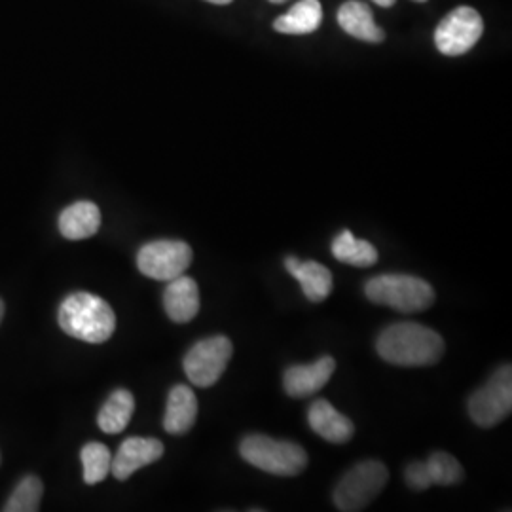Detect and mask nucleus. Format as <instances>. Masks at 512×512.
I'll return each instance as SVG.
<instances>
[{"instance_id":"obj_1","label":"nucleus","mask_w":512,"mask_h":512,"mask_svg":"<svg viewBox=\"0 0 512 512\" xmlns=\"http://www.w3.org/2000/svg\"><path fill=\"white\" fill-rule=\"evenodd\" d=\"M376 349L389 365L429 366L444 355V340L420 323H395L380 334Z\"/></svg>"},{"instance_id":"obj_2","label":"nucleus","mask_w":512,"mask_h":512,"mask_svg":"<svg viewBox=\"0 0 512 512\" xmlns=\"http://www.w3.org/2000/svg\"><path fill=\"white\" fill-rule=\"evenodd\" d=\"M63 332L88 344L107 342L116 329V315L109 304L92 293H74L63 300L57 313Z\"/></svg>"},{"instance_id":"obj_3","label":"nucleus","mask_w":512,"mask_h":512,"mask_svg":"<svg viewBox=\"0 0 512 512\" xmlns=\"http://www.w3.org/2000/svg\"><path fill=\"white\" fill-rule=\"evenodd\" d=\"M365 294L370 302L401 313L425 311L435 302V289L416 275H376L366 283Z\"/></svg>"},{"instance_id":"obj_4","label":"nucleus","mask_w":512,"mask_h":512,"mask_svg":"<svg viewBox=\"0 0 512 512\" xmlns=\"http://www.w3.org/2000/svg\"><path fill=\"white\" fill-rule=\"evenodd\" d=\"M239 454L256 469L275 476L300 475L308 467V454L300 444L266 435L245 437L239 444Z\"/></svg>"},{"instance_id":"obj_5","label":"nucleus","mask_w":512,"mask_h":512,"mask_svg":"<svg viewBox=\"0 0 512 512\" xmlns=\"http://www.w3.org/2000/svg\"><path fill=\"white\" fill-rule=\"evenodd\" d=\"M389 480V471L382 461L366 459L357 463L334 490V505L338 511L359 512L382 494Z\"/></svg>"},{"instance_id":"obj_6","label":"nucleus","mask_w":512,"mask_h":512,"mask_svg":"<svg viewBox=\"0 0 512 512\" xmlns=\"http://www.w3.org/2000/svg\"><path fill=\"white\" fill-rule=\"evenodd\" d=\"M512 410L511 366H501L492 380L469 399V416L478 427L490 429L509 418Z\"/></svg>"},{"instance_id":"obj_7","label":"nucleus","mask_w":512,"mask_h":512,"mask_svg":"<svg viewBox=\"0 0 512 512\" xmlns=\"http://www.w3.org/2000/svg\"><path fill=\"white\" fill-rule=\"evenodd\" d=\"M234 346L226 336H211L198 342L184 357V372L198 387L217 384L232 359Z\"/></svg>"},{"instance_id":"obj_8","label":"nucleus","mask_w":512,"mask_h":512,"mask_svg":"<svg viewBox=\"0 0 512 512\" xmlns=\"http://www.w3.org/2000/svg\"><path fill=\"white\" fill-rule=\"evenodd\" d=\"M482 33V16L471 6H459L440 21L435 31V44L440 54L458 57L471 52Z\"/></svg>"},{"instance_id":"obj_9","label":"nucleus","mask_w":512,"mask_h":512,"mask_svg":"<svg viewBox=\"0 0 512 512\" xmlns=\"http://www.w3.org/2000/svg\"><path fill=\"white\" fill-rule=\"evenodd\" d=\"M192 262V249L184 241L160 239L141 247L137 268L143 275L156 281H171L183 275Z\"/></svg>"},{"instance_id":"obj_10","label":"nucleus","mask_w":512,"mask_h":512,"mask_svg":"<svg viewBox=\"0 0 512 512\" xmlns=\"http://www.w3.org/2000/svg\"><path fill=\"white\" fill-rule=\"evenodd\" d=\"M334 370H336V361L330 355L321 357L311 365L291 366L283 376V387L289 397L304 399L319 393L325 385L329 384Z\"/></svg>"},{"instance_id":"obj_11","label":"nucleus","mask_w":512,"mask_h":512,"mask_svg":"<svg viewBox=\"0 0 512 512\" xmlns=\"http://www.w3.org/2000/svg\"><path fill=\"white\" fill-rule=\"evenodd\" d=\"M164 456V444L158 439L131 437L122 442L118 454L112 458L110 473L118 480H128L139 469L156 463Z\"/></svg>"},{"instance_id":"obj_12","label":"nucleus","mask_w":512,"mask_h":512,"mask_svg":"<svg viewBox=\"0 0 512 512\" xmlns=\"http://www.w3.org/2000/svg\"><path fill=\"white\" fill-rule=\"evenodd\" d=\"M164 308L167 317L175 323L192 321L200 311L198 283L192 277H184V274L167 281Z\"/></svg>"},{"instance_id":"obj_13","label":"nucleus","mask_w":512,"mask_h":512,"mask_svg":"<svg viewBox=\"0 0 512 512\" xmlns=\"http://www.w3.org/2000/svg\"><path fill=\"white\" fill-rule=\"evenodd\" d=\"M287 272L293 275L294 279L300 283L302 291L310 302H323L329 298L332 293V274L329 268L315 262V260H298L294 256H289L285 260Z\"/></svg>"},{"instance_id":"obj_14","label":"nucleus","mask_w":512,"mask_h":512,"mask_svg":"<svg viewBox=\"0 0 512 512\" xmlns=\"http://www.w3.org/2000/svg\"><path fill=\"white\" fill-rule=\"evenodd\" d=\"M311 429L330 444H346L353 439L355 427L329 401H315L308 412Z\"/></svg>"},{"instance_id":"obj_15","label":"nucleus","mask_w":512,"mask_h":512,"mask_svg":"<svg viewBox=\"0 0 512 512\" xmlns=\"http://www.w3.org/2000/svg\"><path fill=\"white\" fill-rule=\"evenodd\" d=\"M198 418V399L188 385H175L169 391L164 427L169 435H186Z\"/></svg>"},{"instance_id":"obj_16","label":"nucleus","mask_w":512,"mask_h":512,"mask_svg":"<svg viewBox=\"0 0 512 512\" xmlns=\"http://www.w3.org/2000/svg\"><path fill=\"white\" fill-rule=\"evenodd\" d=\"M338 23L349 37L359 38L363 42L378 44L384 42L385 33L376 25L370 6L359 0H348L338 10Z\"/></svg>"},{"instance_id":"obj_17","label":"nucleus","mask_w":512,"mask_h":512,"mask_svg":"<svg viewBox=\"0 0 512 512\" xmlns=\"http://www.w3.org/2000/svg\"><path fill=\"white\" fill-rule=\"evenodd\" d=\"M101 228V211L92 202H76L61 211L59 230L63 238L80 241L95 236Z\"/></svg>"},{"instance_id":"obj_18","label":"nucleus","mask_w":512,"mask_h":512,"mask_svg":"<svg viewBox=\"0 0 512 512\" xmlns=\"http://www.w3.org/2000/svg\"><path fill=\"white\" fill-rule=\"evenodd\" d=\"M323 21L319 0H298L293 8L274 21V29L283 35H311Z\"/></svg>"},{"instance_id":"obj_19","label":"nucleus","mask_w":512,"mask_h":512,"mask_svg":"<svg viewBox=\"0 0 512 512\" xmlns=\"http://www.w3.org/2000/svg\"><path fill=\"white\" fill-rule=\"evenodd\" d=\"M135 412V399L128 389H116L103 408L99 410L97 423L103 433L118 435L128 427L129 420Z\"/></svg>"},{"instance_id":"obj_20","label":"nucleus","mask_w":512,"mask_h":512,"mask_svg":"<svg viewBox=\"0 0 512 512\" xmlns=\"http://www.w3.org/2000/svg\"><path fill=\"white\" fill-rule=\"evenodd\" d=\"M332 255L340 262L357 266V268H368L378 262V251L372 243L365 239H357L349 230H344L340 236L332 241Z\"/></svg>"},{"instance_id":"obj_21","label":"nucleus","mask_w":512,"mask_h":512,"mask_svg":"<svg viewBox=\"0 0 512 512\" xmlns=\"http://www.w3.org/2000/svg\"><path fill=\"white\" fill-rule=\"evenodd\" d=\"M80 459L84 465V482L86 484H99L109 475L112 456L105 444L88 442L80 452Z\"/></svg>"},{"instance_id":"obj_22","label":"nucleus","mask_w":512,"mask_h":512,"mask_svg":"<svg viewBox=\"0 0 512 512\" xmlns=\"http://www.w3.org/2000/svg\"><path fill=\"white\" fill-rule=\"evenodd\" d=\"M425 463L431 486H454L463 480V467L458 459L446 452H435Z\"/></svg>"},{"instance_id":"obj_23","label":"nucleus","mask_w":512,"mask_h":512,"mask_svg":"<svg viewBox=\"0 0 512 512\" xmlns=\"http://www.w3.org/2000/svg\"><path fill=\"white\" fill-rule=\"evenodd\" d=\"M42 494L44 486L40 478L33 475L25 476L6 501L4 512H37Z\"/></svg>"},{"instance_id":"obj_24","label":"nucleus","mask_w":512,"mask_h":512,"mask_svg":"<svg viewBox=\"0 0 512 512\" xmlns=\"http://www.w3.org/2000/svg\"><path fill=\"white\" fill-rule=\"evenodd\" d=\"M404 478H406V484L410 490L414 492H423V490H429L431 488V480L427 476V469H425V463L423 461H414L406 467L404 471Z\"/></svg>"},{"instance_id":"obj_25","label":"nucleus","mask_w":512,"mask_h":512,"mask_svg":"<svg viewBox=\"0 0 512 512\" xmlns=\"http://www.w3.org/2000/svg\"><path fill=\"white\" fill-rule=\"evenodd\" d=\"M372 2H376L378 6H382V8H391L397 0H372Z\"/></svg>"},{"instance_id":"obj_26","label":"nucleus","mask_w":512,"mask_h":512,"mask_svg":"<svg viewBox=\"0 0 512 512\" xmlns=\"http://www.w3.org/2000/svg\"><path fill=\"white\" fill-rule=\"evenodd\" d=\"M205 2H211V4H217V6H226V4H230L234 0H205Z\"/></svg>"},{"instance_id":"obj_27","label":"nucleus","mask_w":512,"mask_h":512,"mask_svg":"<svg viewBox=\"0 0 512 512\" xmlns=\"http://www.w3.org/2000/svg\"><path fill=\"white\" fill-rule=\"evenodd\" d=\"M2 317H4V302L0 300V321H2Z\"/></svg>"},{"instance_id":"obj_28","label":"nucleus","mask_w":512,"mask_h":512,"mask_svg":"<svg viewBox=\"0 0 512 512\" xmlns=\"http://www.w3.org/2000/svg\"><path fill=\"white\" fill-rule=\"evenodd\" d=\"M270 2H274V4H283V2H287V0H270Z\"/></svg>"},{"instance_id":"obj_29","label":"nucleus","mask_w":512,"mask_h":512,"mask_svg":"<svg viewBox=\"0 0 512 512\" xmlns=\"http://www.w3.org/2000/svg\"><path fill=\"white\" fill-rule=\"evenodd\" d=\"M414 2H427V0H414Z\"/></svg>"}]
</instances>
